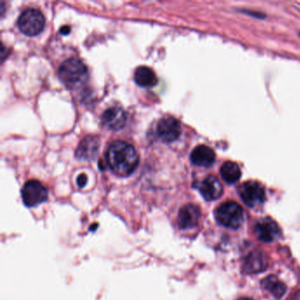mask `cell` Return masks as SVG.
<instances>
[{"mask_svg":"<svg viewBox=\"0 0 300 300\" xmlns=\"http://www.w3.org/2000/svg\"><path fill=\"white\" fill-rule=\"evenodd\" d=\"M199 191L203 198L207 201H213L219 198L223 193V187L218 178L210 175L203 179L197 185Z\"/></svg>","mask_w":300,"mask_h":300,"instance_id":"obj_12","label":"cell"},{"mask_svg":"<svg viewBox=\"0 0 300 300\" xmlns=\"http://www.w3.org/2000/svg\"><path fill=\"white\" fill-rule=\"evenodd\" d=\"M201 212L198 206L189 203L181 208L178 213L177 222L180 228L191 229L198 224Z\"/></svg>","mask_w":300,"mask_h":300,"instance_id":"obj_10","label":"cell"},{"mask_svg":"<svg viewBox=\"0 0 300 300\" xmlns=\"http://www.w3.org/2000/svg\"><path fill=\"white\" fill-rule=\"evenodd\" d=\"M87 182V176L84 174V173H81L79 175V177L77 179V184L80 188H83L85 187V184Z\"/></svg>","mask_w":300,"mask_h":300,"instance_id":"obj_18","label":"cell"},{"mask_svg":"<svg viewBox=\"0 0 300 300\" xmlns=\"http://www.w3.org/2000/svg\"><path fill=\"white\" fill-rule=\"evenodd\" d=\"M240 195L248 207L254 208L264 203L266 194L263 187L256 182H246L240 188Z\"/></svg>","mask_w":300,"mask_h":300,"instance_id":"obj_6","label":"cell"},{"mask_svg":"<svg viewBox=\"0 0 300 300\" xmlns=\"http://www.w3.org/2000/svg\"><path fill=\"white\" fill-rule=\"evenodd\" d=\"M262 285L265 290L271 292L273 296L276 299L283 298V295L287 291V287L284 283L279 280L275 275H269L263 280Z\"/></svg>","mask_w":300,"mask_h":300,"instance_id":"obj_16","label":"cell"},{"mask_svg":"<svg viewBox=\"0 0 300 300\" xmlns=\"http://www.w3.org/2000/svg\"><path fill=\"white\" fill-rule=\"evenodd\" d=\"M102 124L111 131H120L127 123L126 112L120 107H111L102 116Z\"/></svg>","mask_w":300,"mask_h":300,"instance_id":"obj_9","label":"cell"},{"mask_svg":"<svg viewBox=\"0 0 300 300\" xmlns=\"http://www.w3.org/2000/svg\"><path fill=\"white\" fill-rule=\"evenodd\" d=\"M267 266L268 261L265 254L261 250H254L245 258L243 271L247 274H257L265 271Z\"/></svg>","mask_w":300,"mask_h":300,"instance_id":"obj_11","label":"cell"},{"mask_svg":"<svg viewBox=\"0 0 300 300\" xmlns=\"http://www.w3.org/2000/svg\"><path fill=\"white\" fill-rule=\"evenodd\" d=\"M18 27L23 34L34 36L43 31L45 18L37 9L27 8L22 12L18 19Z\"/></svg>","mask_w":300,"mask_h":300,"instance_id":"obj_4","label":"cell"},{"mask_svg":"<svg viewBox=\"0 0 300 300\" xmlns=\"http://www.w3.org/2000/svg\"><path fill=\"white\" fill-rule=\"evenodd\" d=\"M220 174L224 182L229 184H233L241 179V168L236 163L232 161H226L220 168Z\"/></svg>","mask_w":300,"mask_h":300,"instance_id":"obj_17","label":"cell"},{"mask_svg":"<svg viewBox=\"0 0 300 300\" xmlns=\"http://www.w3.org/2000/svg\"><path fill=\"white\" fill-rule=\"evenodd\" d=\"M216 219L224 227L238 229L244 222V212L241 205L229 201L222 203L215 212Z\"/></svg>","mask_w":300,"mask_h":300,"instance_id":"obj_3","label":"cell"},{"mask_svg":"<svg viewBox=\"0 0 300 300\" xmlns=\"http://www.w3.org/2000/svg\"><path fill=\"white\" fill-rule=\"evenodd\" d=\"M58 77L69 88H77L86 82L88 78V71L85 64L81 60L72 57L65 60L60 65Z\"/></svg>","mask_w":300,"mask_h":300,"instance_id":"obj_2","label":"cell"},{"mask_svg":"<svg viewBox=\"0 0 300 300\" xmlns=\"http://www.w3.org/2000/svg\"><path fill=\"white\" fill-rule=\"evenodd\" d=\"M254 300L253 299H250V298H241L240 300Z\"/></svg>","mask_w":300,"mask_h":300,"instance_id":"obj_21","label":"cell"},{"mask_svg":"<svg viewBox=\"0 0 300 300\" xmlns=\"http://www.w3.org/2000/svg\"><path fill=\"white\" fill-rule=\"evenodd\" d=\"M107 164L118 176L131 175L138 165L139 157L134 146L123 141H115L106 152Z\"/></svg>","mask_w":300,"mask_h":300,"instance_id":"obj_1","label":"cell"},{"mask_svg":"<svg viewBox=\"0 0 300 300\" xmlns=\"http://www.w3.org/2000/svg\"><path fill=\"white\" fill-rule=\"evenodd\" d=\"M70 27H68V26H64V27H62L61 28H60V33L62 34H64V35H66V34H69L70 33Z\"/></svg>","mask_w":300,"mask_h":300,"instance_id":"obj_19","label":"cell"},{"mask_svg":"<svg viewBox=\"0 0 300 300\" xmlns=\"http://www.w3.org/2000/svg\"><path fill=\"white\" fill-rule=\"evenodd\" d=\"M23 203L27 207H34L46 202L48 191L43 183L36 180H30L24 184L22 190Z\"/></svg>","mask_w":300,"mask_h":300,"instance_id":"obj_5","label":"cell"},{"mask_svg":"<svg viewBox=\"0 0 300 300\" xmlns=\"http://www.w3.org/2000/svg\"><path fill=\"white\" fill-rule=\"evenodd\" d=\"M157 135L165 143H172L181 135L182 127L177 119L165 116L160 120L157 125Z\"/></svg>","mask_w":300,"mask_h":300,"instance_id":"obj_7","label":"cell"},{"mask_svg":"<svg viewBox=\"0 0 300 300\" xmlns=\"http://www.w3.org/2000/svg\"><path fill=\"white\" fill-rule=\"evenodd\" d=\"M290 300H300V291L297 292L296 293H294L292 295V298L290 299Z\"/></svg>","mask_w":300,"mask_h":300,"instance_id":"obj_20","label":"cell"},{"mask_svg":"<svg viewBox=\"0 0 300 300\" xmlns=\"http://www.w3.org/2000/svg\"><path fill=\"white\" fill-rule=\"evenodd\" d=\"M135 82L142 87H152L158 82L156 75L151 68L140 66L136 70L134 74Z\"/></svg>","mask_w":300,"mask_h":300,"instance_id":"obj_15","label":"cell"},{"mask_svg":"<svg viewBox=\"0 0 300 300\" xmlns=\"http://www.w3.org/2000/svg\"><path fill=\"white\" fill-rule=\"evenodd\" d=\"M215 152L207 145H198L192 151L191 161L194 165L208 167L215 161Z\"/></svg>","mask_w":300,"mask_h":300,"instance_id":"obj_14","label":"cell"},{"mask_svg":"<svg viewBox=\"0 0 300 300\" xmlns=\"http://www.w3.org/2000/svg\"><path fill=\"white\" fill-rule=\"evenodd\" d=\"M254 232L258 240L265 243H271L281 235L278 224L271 218L258 220L254 224Z\"/></svg>","mask_w":300,"mask_h":300,"instance_id":"obj_8","label":"cell"},{"mask_svg":"<svg viewBox=\"0 0 300 300\" xmlns=\"http://www.w3.org/2000/svg\"><path fill=\"white\" fill-rule=\"evenodd\" d=\"M100 141L94 136H87L77 148L76 156L82 161H91L97 156Z\"/></svg>","mask_w":300,"mask_h":300,"instance_id":"obj_13","label":"cell"}]
</instances>
